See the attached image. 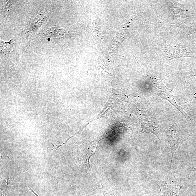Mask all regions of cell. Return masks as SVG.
Returning <instances> with one entry per match:
<instances>
[{"mask_svg": "<svg viewBox=\"0 0 196 196\" xmlns=\"http://www.w3.org/2000/svg\"><path fill=\"white\" fill-rule=\"evenodd\" d=\"M152 81L153 83L154 91L157 95L170 102L179 111L185 116V112H184L182 108L178 105L175 101L171 90L165 86L161 80L153 78L152 79Z\"/></svg>", "mask_w": 196, "mask_h": 196, "instance_id": "6da1fadb", "label": "cell"}, {"mask_svg": "<svg viewBox=\"0 0 196 196\" xmlns=\"http://www.w3.org/2000/svg\"><path fill=\"white\" fill-rule=\"evenodd\" d=\"M166 136L167 140L170 145L172 154L171 165L174 156L181 144L180 136L178 131L173 126H171L167 129Z\"/></svg>", "mask_w": 196, "mask_h": 196, "instance_id": "7a4b0ae2", "label": "cell"}, {"mask_svg": "<svg viewBox=\"0 0 196 196\" xmlns=\"http://www.w3.org/2000/svg\"><path fill=\"white\" fill-rule=\"evenodd\" d=\"M158 185L161 191V196H179L178 191L182 187L168 182L159 183Z\"/></svg>", "mask_w": 196, "mask_h": 196, "instance_id": "3957f363", "label": "cell"}, {"mask_svg": "<svg viewBox=\"0 0 196 196\" xmlns=\"http://www.w3.org/2000/svg\"><path fill=\"white\" fill-rule=\"evenodd\" d=\"M142 132L150 133L156 135L161 143L162 138V132L161 129L156 124L152 122H145L142 125Z\"/></svg>", "mask_w": 196, "mask_h": 196, "instance_id": "277c9868", "label": "cell"}, {"mask_svg": "<svg viewBox=\"0 0 196 196\" xmlns=\"http://www.w3.org/2000/svg\"><path fill=\"white\" fill-rule=\"evenodd\" d=\"M45 14H40L36 16L30 22L29 29L31 31H36L46 21L47 17Z\"/></svg>", "mask_w": 196, "mask_h": 196, "instance_id": "5b68a950", "label": "cell"}, {"mask_svg": "<svg viewBox=\"0 0 196 196\" xmlns=\"http://www.w3.org/2000/svg\"><path fill=\"white\" fill-rule=\"evenodd\" d=\"M0 45L1 55L8 56L13 52L15 47V40L13 38L9 42H4L1 40Z\"/></svg>", "mask_w": 196, "mask_h": 196, "instance_id": "8992f818", "label": "cell"}, {"mask_svg": "<svg viewBox=\"0 0 196 196\" xmlns=\"http://www.w3.org/2000/svg\"><path fill=\"white\" fill-rule=\"evenodd\" d=\"M65 30L57 27L49 28L45 32V35L48 38L56 39L64 35Z\"/></svg>", "mask_w": 196, "mask_h": 196, "instance_id": "52a82bcc", "label": "cell"}, {"mask_svg": "<svg viewBox=\"0 0 196 196\" xmlns=\"http://www.w3.org/2000/svg\"><path fill=\"white\" fill-rule=\"evenodd\" d=\"M29 189H30V190L33 193H34L35 194V195L36 196H38L37 195V194H36L30 188V187H29Z\"/></svg>", "mask_w": 196, "mask_h": 196, "instance_id": "ba28073f", "label": "cell"}]
</instances>
